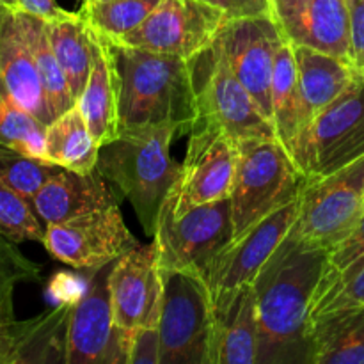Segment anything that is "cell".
Segmentation results:
<instances>
[{"label":"cell","instance_id":"17","mask_svg":"<svg viewBox=\"0 0 364 364\" xmlns=\"http://www.w3.org/2000/svg\"><path fill=\"white\" fill-rule=\"evenodd\" d=\"M270 16L291 46L318 50L352 64L348 0H270Z\"/></svg>","mask_w":364,"mask_h":364},{"label":"cell","instance_id":"19","mask_svg":"<svg viewBox=\"0 0 364 364\" xmlns=\"http://www.w3.org/2000/svg\"><path fill=\"white\" fill-rule=\"evenodd\" d=\"M0 92L34 114L41 123H52L34 55L25 38L18 11L0 6Z\"/></svg>","mask_w":364,"mask_h":364},{"label":"cell","instance_id":"34","mask_svg":"<svg viewBox=\"0 0 364 364\" xmlns=\"http://www.w3.org/2000/svg\"><path fill=\"white\" fill-rule=\"evenodd\" d=\"M60 167L48 160L28 156L13 148L0 144V180L32 199L41 185Z\"/></svg>","mask_w":364,"mask_h":364},{"label":"cell","instance_id":"29","mask_svg":"<svg viewBox=\"0 0 364 364\" xmlns=\"http://www.w3.org/2000/svg\"><path fill=\"white\" fill-rule=\"evenodd\" d=\"M156 4L159 0H102L84 2L78 13L92 32L116 41L139 27Z\"/></svg>","mask_w":364,"mask_h":364},{"label":"cell","instance_id":"38","mask_svg":"<svg viewBox=\"0 0 364 364\" xmlns=\"http://www.w3.org/2000/svg\"><path fill=\"white\" fill-rule=\"evenodd\" d=\"M223 11L228 18L270 14V0H203Z\"/></svg>","mask_w":364,"mask_h":364},{"label":"cell","instance_id":"23","mask_svg":"<svg viewBox=\"0 0 364 364\" xmlns=\"http://www.w3.org/2000/svg\"><path fill=\"white\" fill-rule=\"evenodd\" d=\"M272 127L277 141L291 156L309 128L294 46L287 41L281 43L274 66Z\"/></svg>","mask_w":364,"mask_h":364},{"label":"cell","instance_id":"35","mask_svg":"<svg viewBox=\"0 0 364 364\" xmlns=\"http://www.w3.org/2000/svg\"><path fill=\"white\" fill-rule=\"evenodd\" d=\"M364 256V213L361 219L358 220V224L354 226V230L343 238L338 245H334L329 252H327L326 263H323L322 274H320V279L316 283L315 291L313 295L320 294V291L326 290L338 276L345 272L350 265H354L358 259H361Z\"/></svg>","mask_w":364,"mask_h":364},{"label":"cell","instance_id":"28","mask_svg":"<svg viewBox=\"0 0 364 364\" xmlns=\"http://www.w3.org/2000/svg\"><path fill=\"white\" fill-rule=\"evenodd\" d=\"M18 16H20L21 27H23L32 55H34L39 80H41L43 91H45L46 105H48L53 121L59 114L71 109L77 103V98H75L66 73L60 68L52 45H50L46 21L43 18L34 16V14L21 13V11H18Z\"/></svg>","mask_w":364,"mask_h":364},{"label":"cell","instance_id":"8","mask_svg":"<svg viewBox=\"0 0 364 364\" xmlns=\"http://www.w3.org/2000/svg\"><path fill=\"white\" fill-rule=\"evenodd\" d=\"M233 237L230 198L174 215L164 203L153 242L160 270L191 272L206 279L215 256Z\"/></svg>","mask_w":364,"mask_h":364},{"label":"cell","instance_id":"12","mask_svg":"<svg viewBox=\"0 0 364 364\" xmlns=\"http://www.w3.org/2000/svg\"><path fill=\"white\" fill-rule=\"evenodd\" d=\"M228 20L203 0H159L139 27L114 43L194 60L210 48Z\"/></svg>","mask_w":364,"mask_h":364},{"label":"cell","instance_id":"9","mask_svg":"<svg viewBox=\"0 0 364 364\" xmlns=\"http://www.w3.org/2000/svg\"><path fill=\"white\" fill-rule=\"evenodd\" d=\"M364 156V80L354 82L316 116L294 160L309 181L338 173Z\"/></svg>","mask_w":364,"mask_h":364},{"label":"cell","instance_id":"14","mask_svg":"<svg viewBox=\"0 0 364 364\" xmlns=\"http://www.w3.org/2000/svg\"><path fill=\"white\" fill-rule=\"evenodd\" d=\"M224 59L272 123V77L281 43L270 14L231 18L215 38Z\"/></svg>","mask_w":364,"mask_h":364},{"label":"cell","instance_id":"3","mask_svg":"<svg viewBox=\"0 0 364 364\" xmlns=\"http://www.w3.org/2000/svg\"><path fill=\"white\" fill-rule=\"evenodd\" d=\"M176 127H156L137 134H121L100 146L96 169L130 201L146 235L153 237L160 210L180 176L181 164L171 155Z\"/></svg>","mask_w":364,"mask_h":364},{"label":"cell","instance_id":"4","mask_svg":"<svg viewBox=\"0 0 364 364\" xmlns=\"http://www.w3.org/2000/svg\"><path fill=\"white\" fill-rule=\"evenodd\" d=\"M308 183V176L277 139L238 146L237 173L230 192L231 240L297 199Z\"/></svg>","mask_w":364,"mask_h":364},{"label":"cell","instance_id":"11","mask_svg":"<svg viewBox=\"0 0 364 364\" xmlns=\"http://www.w3.org/2000/svg\"><path fill=\"white\" fill-rule=\"evenodd\" d=\"M238 162V146L220 128L194 123L180 176L166 198L174 215L230 198Z\"/></svg>","mask_w":364,"mask_h":364},{"label":"cell","instance_id":"7","mask_svg":"<svg viewBox=\"0 0 364 364\" xmlns=\"http://www.w3.org/2000/svg\"><path fill=\"white\" fill-rule=\"evenodd\" d=\"M194 75L198 91L196 123L220 128L237 146L277 139L270 119L231 71L217 41L194 59Z\"/></svg>","mask_w":364,"mask_h":364},{"label":"cell","instance_id":"10","mask_svg":"<svg viewBox=\"0 0 364 364\" xmlns=\"http://www.w3.org/2000/svg\"><path fill=\"white\" fill-rule=\"evenodd\" d=\"M114 262L89 269L84 294L71 308L66 329L68 364H128L132 331L116 326L110 304L109 277Z\"/></svg>","mask_w":364,"mask_h":364},{"label":"cell","instance_id":"2","mask_svg":"<svg viewBox=\"0 0 364 364\" xmlns=\"http://www.w3.org/2000/svg\"><path fill=\"white\" fill-rule=\"evenodd\" d=\"M107 43L117 77L119 135L166 124L191 132L198 117L194 60Z\"/></svg>","mask_w":364,"mask_h":364},{"label":"cell","instance_id":"32","mask_svg":"<svg viewBox=\"0 0 364 364\" xmlns=\"http://www.w3.org/2000/svg\"><path fill=\"white\" fill-rule=\"evenodd\" d=\"M0 235L9 240L39 242L45 238V226L28 198L0 180Z\"/></svg>","mask_w":364,"mask_h":364},{"label":"cell","instance_id":"30","mask_svg":"<svg viewBox=\"0 0 364 364\" xmlns=\"http://www.w3.org/2000/svg\"><path fill=\"white\" fill-rule=\"evenodd\" d=\"M46 124L0 92V144L45 160Z\"/></svg>","mask_w":364,"mask_h":364},{"label":"cell","instance_id":"24","mask_svg":"<svg viewBox=\"0 0 364 364\" xmlns=\"http://www.w3.org/2000/svg\"><path fill=\"white\" fill-rule=\"evenodd\" d=\"M299 82L309 127L348 85L354 82L355 70L348 60L318 50L294 46ZM299 148V146H297Z\"/></svg>","mask_w":364,"mask_h":364},{"label":"cell","instance_id":"39","mask_svg":"<svg viewBox=\"0 0 364 364\" xmlns=\"http://www.w3.org/2000/svg\"><path fill=\"white\" fill-rule=\"evenodd\" d=\"M0 6L9 7L13 11L34 14V16L50 20L57 16L63 11V7L57 6L55 0H0Z\"/></svg>","mask_w":364,"mask_h":364},{"label":"cell","instance_id":"22","mask_svg":"<svg viewBox=\"0 0 364 364\" xmlns=\"http://www.w3.org/2000/svg\"><path fill=\"white\" fill-rule=\"evenodd\" d=\"M91 32L92 64L77 105L87 121L91 134L100 146L119 137V103H117V77L112 53L105 38Z\"/></svg>","mask_w":364,"mask_h":364},{"label":"cell","instance_id":"5","mask_svg":"<svg viewBox=\"0 0 364 364\" xmlns=\"http://www.w3.org/2000/svg\"><path fill=\"white\" fill-rule=\"evenodd\" d=\"M363 213L364 156L338 173L306 185L287 242L329 252L354 230Z\"/></svg>","mask_w":364,"mask_h":364},{"label":"cell","instance_id":"1","mask_svg":"<svg viewBox=\"0 0 364 364\" xmlns=\"http://www.w3.org/2000/svg\"><path fill=\"white\" fill-rule=\"evenodd\" d=\"M326 258L284 240L258 274V364L308 363L309 304Z\"/></svg>","mask_w":364,"mask_h":364},{"label":"cell","instance_id":"25","mask_svg":"<svg viewBox=\"0 0 364 364\" xmlns=\"http://www.w3.org/2000/svg\"><path fill=\"white\" fill-rule=\"evenodd\" d=\"M308 343V364H364V308L313 322Z\"/></svg>","mask_w":364,"mask_h":364},{"label":"cell","instance_id":"16","mask_svg":"<svg viewBox=\"0 0 364 364\" xmlns=\"http://www.w3.org/2000/svg\"><path fill=\"white\" fill-rule=\"evenodd\" d=\"M299 201L301 196L256 224L247 233L231 240L215 256L205 279L212 297L255 283L263 267L287 240L297 219Z\"/></svg>","mask_w":364,"mask_h":364},{"label":"cell","instance_id":"21","mask_svg":"<svg viewBox=\"0 0 364 364\" xmlns=\"http://www.w3.org/2000/svg\"><path fill=\"white\" fill-rule=\"evenodd\" d=\"M75 302L0 327V364L66 363V329Z\"/></svg>","mask_w":364,"mask_h":364},{"label":"cell","instance_id":"6","mask_svg":"<svg viewBox=\"0 0 364 364\" xmlns=\"http://www.w3.org/2000/svg\"><path fill=\"white\" fill-rule=\"evenodd\" d=\"M160 364H210L213 302L205 277L162 270Z\"/></svg>","mask_w":364,"mask_h":364},{"label":"cell","instance_id":"41","mask_svg":"<svg viewBox=\"0 0 364 364\" xmlns=\"http://www.w3.org/2000/svg\"><path fill=\"white\" fill-rule=\"evenodd\" d=\"M0 327H2V326H0Z\"/></svg>","mask_w":364,"mask_h":364},{"label":"cell","instance_id":"37","mask_svg":"<svg viewBox=\"0 0 364 364\" xmlns=\"http://www.w3.org/2000/svg\"><path fill=\"white\" fill-rule=\"evenodd\" d=\"M352 66L364 80V0H348Z\"/></svg>","mask_w":364,"mask_h":364},{"label":"cell","instance_id":"26","mask_svg":"<svg viewBox=\"0 0 364 364\" xmlns=\"http://www.w3.org/2000/svg\"><path fill=\"white\" fill-rule=\"evenodd\" d=\"M98 155V141L77 103L46 124L45 160L48 162L77 173H92Z\"/></svg>","mask_w":364,"mask_h":364},{"label":"cell","instance_id":"13","mask_svg":"<svg viewBox=\"0 0 364 364\" xmlns=\"http://www.w3.org/2000/svg\"><path fill=\"white\" fill-rule=\"evenodd\" d=\"M137 244L124 224L119 205L96 210L64 223L46 224V252L73 269H98L119 258Z\"/></svg>","mask_w":364,"mask_h":364},{"label":"cell","instance_id":"20","mask_svg":"<svg viewBox=\"0 0 364 364\" xmlns=\"http://www.w3.org/2000/svg\"><path fill=\"white\" fill-rule=\"evenodd\" d=\"M31 201L39 220L46 226L119 205V196L116 188L109 187V181L98 169L77 173L60 167L41 185Z\"/></svg>","mask_w":364,"mask_h":364},{"label":"cell","instance_id":"33","mask_svg":"<svg viewBox=\"0 0 364 364\" xmlns=\"http://www.w3.org/2000/svg\"><path fill=\"white\" fill-rule=\"evenodd\" d=\"M41 269L18 249L16 242L0 235V326L14 320V290L21 283H36Z\"/></svg>","mask_w":364,"mask_h":364},{"label":"cell","instance_id":"15","mask_svg":"<svg viewBox=\"0 0 364 364\" xmlns=\"http://www.w3.org/2000/svg\"><path fill=\"white\" fill-rule=\"evenodd\" d=\"M116 326L123 331L159 326L164 279L155 242L135 244L114 262L109 277Z\"/></svg>","mask_w":364,"mask_h":364},{"label":"cell","instance_id":"40","mask_svg":"<svg viewBox=\"0 0 364 364\" xmlns=\"http://www.w3.org/2000/svg\"><path fill=\"white\" fill-rule=\"evenodd\" d=\"M84 2H102V0H84Z\"/></svg>","mask_w":364,"mask_h":364},{"label":"cell","instance_id":"27","mask_svg":"<svg viewBox=\"0 0 364 364\" xmlns=\"http://www.w3.org/2000/svg\"><path fill=\"white\" fill-rule=\"evenodd\" d=\"M45 21L53 53L66 73L75 98H78L87 84L92 64V41L87 23L80 13L66 9Z\"/></svg>","mask_w":364,"mask_h":364},{"label":"cell","instance_id":"18","mask_svg":"<svg viewBox=\"0 0 364 364\" xmlns=\"http://www.w3.org/2000/svg\"><path fill=\"white\" fill-rule=\"evenodd\" d=\"M213 302L210 364H258V315L256 290L249 283L226 291Z\"/></svg>","mask_w":364,"mask_h":364},{"label":"cell","instance_id":"36","mask_svg":"<svg viewBox=\"0 0 364 364\" xmlns=\"http://www.w3.org/2000/svg\"><path fill=\"white\" fill-rule=\"evenodd\" d=\"M128 364H160L159 326L132 331Z\"/></svg>","mask_w":364,"mask_h":364},{"label":"cell","instance_id":"31","mask_svg":"<svg viewBox=\"0 0 364 364\" xmlns=\"http://www.w3.org/2000/svg\"><path fill=\"white\" fill-rule=\"evenodd\" d=\"M359 308H364V256L338 276L326 290L313 295L309 304V326L333 313Z\"/></svg>","mask_w":364,"mask_h":364}]
</instances>
